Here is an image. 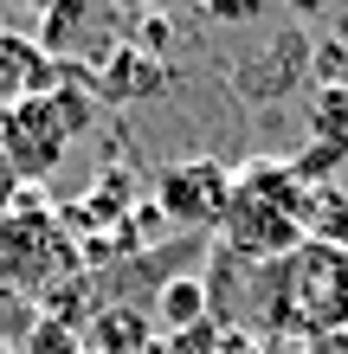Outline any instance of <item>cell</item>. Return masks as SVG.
Instances as JSON below:
<instances>
[{
  "label": "cell",
  "mask_w": 348,
  "mask_h": 354,
  "mask_svg": "<svg viewBox=\"0 0 348 354\" xmlns=\"http://www.w3.org/2000/svg\"><path fill=\"white\" fill-rule=\"evenodd\" d=\"M264 309L284 335L336 342L348 335V245H316L303 239L291 258L264 264Z\"/></svg>",
  "instance_id": "cell-2"
},
{
  "label": "cell",
  "mask_w": 348,
  "mask_h": 354,
  "mask_svg": "<svg viewBox=\"0 0 348 354\" xmlns=\"http://www.w3.org/2000/svg\"><path fill=\"white\" fill-rule=\"evenodd\" d=\"M65 149H71V129H65V116H58L52 91L19 97L13 110L0 116V161H7V174L19 187L52 180V168L65 161Z\"/></svg>",
  "instance_id": "cell-4"
},
{
  "label": "cell",
  "mask_w": 348,
  "mask_h": 354,
  "mask_svg": "<svg viewBox=\"0 0 348 354\" xmlns=\"http://www.w3.org/2000/svg\"><path fill=\"white\" fill-rule=\"evenodd\" d=\"M58 258H65V232H58V219L26 187V194L13 200V213L0 219V277H7L13 290H46Z\"/></svg>",
  "instance_id": "cell-5"
},
{
  "label": "cell",
  "mask_w": 348,
  "mask_h": 354,
  "mask_svg": "<svg viewBox=\"0 0 348 354\" xmlns=\"http://www.w3.org/2000/svg\"><path fill=\"white\" fill-rule=\"evenodd\" d=\"M303 122H310V142H303V155H291V168L310 187H322L348 161V84H316L303 103Z\"/></svg>",
  "instance_id": "cell-6"
},
{
  "label": "cell",
  "mask_w": 348,
  "mask_h": 354,
  "mask_svg": "<svg viewBox=\"0 0 348 354\" xmlns=\"http://www.w3.org/2000/svg\"><path fill=\"white\" fill-rule=\"evenodd\" d=\"M303 213H310V180H303L291 161L277 155H258L252 168L232 174V200H226V219H219V258L232 264H277L303 245Z\"/></svg>",
  "instance_id": "cell-1"
},
{
  "label": "cell",
  "mask_w": 348,
  "mask_h": 354,
  "mask_svg": "<svg viewBox=\"0 0 348 354\" xmlns=\"http://www.w3.org/2000/svg\"><path fill=\"white\" fill-rule=\"evenodd\" d=\"M310 65H316L310 39H303V32H284L271 52H258V58H245V65H232V84H239L245 97L271 103V97H291V91L310 84Z\"/></svg>",
  "instance_id": "cell-7"
},
{
  "label": "cell",
  "mask_w": 348,
  "mask_h": 354,
  "mask_svg": "<svg viewBox=\"0 0 348 354\" xmlns=\"http://www.w3.org/2000/svg\"><path fill=\"white\" fill-rule=\"evenodd\" d=\"M58 84V65L39 52V39L26 32H0V116L13 110L19 97H39Z\"/></svg>",
  "instance_id": "cell-9"
},
{
  "label": "cell",
  "mask_w": 348,
  "mask_h": 354,
  "mask_svg": "<svg viewBox=\"0 0 348 354\" xmlns=\"http://www.w3.org/2000/svg\"><path fill=\"white\" fill-rule=\"evenodd\" d=\"M207 316H213V297H207V277H194V270H181V277H168L155 290V322L174 328V335L200 328Z\"/></svg>",
  "instance_id": "cell-10"
},
{
  "label": "cell",
  "mask_w": 348,
  "mask_h": 354,
  "mask_svg": "<svg viewBox=\"0 0 348 354\" xmlns=\"http://www.w3.org/2000/svg\"><path fill=\"white\" fill-rule=\"evenodd\" d=\"M91 91H97V103H149L155 91H168V65L136 46H110L91 71Z\"/></svg>",
  "instance_id": "cell-8"
},
{
  "label": "cell",
  "mask_w": 348,
  "mask_h": 354,
  "mask_svg": "<svg viewBox=\"0 0 348 354\" xmlns=\"http://www.w3.org/2000/svg\"><path fill=\"white\" fill-rule=\"evenodd\" d=\"M19 194H26V187H19V180L7 174V161H0V219L13 213V200H19Z\"/></svg>",
  "instance_id": "cell-12"
},
{
  "label": "cell",
  "mask_w": 348,
  "mask_h": 354,
  "mask_svg": "<svg viewBox=\"0 0 348 354\" xmlns=\"http://www.w3.org/2000/svg\"><path fill=\"white\" fill-rule=\"evenodd\" d=\"M303 239L316 245H348V194L336 180L310 187V213H303Z\"/></svg>",
  "instance_id": "cell-11"
},
{
  "label": "cell",
  "mask_w": 348,
  "mask_h": 354,
  "mask_svg": "<svg viewBox=\"0 0 348 354\" xmlns=\"http://www.w3.org/2000/svg\"><path fill=\"white\" fill-rule=\"evenodd\" d=\"M226 200H232V168L213 161V155L168 161V168L155 174V213H161V225H181V232H219Z\"/></svg>",
  "instance_id": "cell-3"
}]
</instances>
